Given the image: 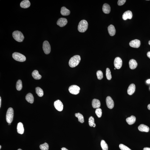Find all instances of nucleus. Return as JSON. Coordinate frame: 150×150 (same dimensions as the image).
<instances>
[{"label": "nucleus", "instance_id": "9b49d317", "mask_svg": "<svg viewBox=\"0 0 150 150\" xmlns=\"http://www.w3.org/2000/svg\"><path fill=\"white\" fill-rule=\"evenodd\" d=\"M140 43L139 40L135 39L131 41L129 43V45L131 47L137 48L140 47Z\"/></svg>", "mask_w": 150, "mask_h": 150}, {"label": "nucleus", "instance_id": "a211bd4d", "mask_svg": "<svg viewBox=\"0 0 150 150\" xmlns=\"http://www.w3.org/2000/svg\"><path fill=\"white\" fill-rule=\"evenodd\" d=\"M30 3L28 0H24L21 2L20 4V6L24 8H27L30 7Z\"/></svg>", "mask_w": 150, "mask_h": 150}, {"label": "nucleus", "instance_id": "20e7f679", "mask_svg": "<svg viewBox=\"0 0 150 150\" xmlns=\"http://www.w3.org/2000/svg\"><path fill=\"white\" fill-rule=\"evenodd\" d=\"M14 111L12 108H9L7 111L6 116V119L8 123H11L13 120Z\"/></svg>", "mask_w": 150, "mask_h": 150}, {"label": "nucleus", "instance_id": "c9c22d12", "mask_svg": "<svg viewBox=\"0 0 150 150\" xmlns=\"http://www.w3.org/2000/svg\"><path fill=\"white\" fill-rule=\"evenodd\" d=\"M126 0H118V4L119 6L122 5L126 3Z\"/></svg>", "mask_w": 150, "mask_h": 150}, {"label": "nucleus", "instance_id": "09e8293b", "mask_svg": "<svg viewBox=\"0 0 150 150\" xmlns=\"http://www.w3.org/2000/svg\"><path fill=\"white\" fill-rule=\"evenodd\" d=\"M114 69H116V68H115Z\"/></svg>", "mask_w": 150, "mask_h": 150}, {"label": "nucleus", "instance_id": "cd10ccee", "mask_svg": "<svg viewBox=\"0 0 150 150\" xmlns=\"http://www.w3.org/2000/svg\"><path fill=\"white\" fill-rule=\"evenodd\" d=\"M16 88L17 90L18 91L21 90L22 89V81L21 80H18L17 81V82Z\"/></svg>", "mask_w": 150, "mask_h": 150}, {"label": "nucleus", "instance_id": "f03ea898", "mask_svg": "<svg viewBox=\"0 0 150 150\" xmlns=\"http://www.w3.org/2000/svg\"><path fill=\"white\" fill-rule=\"evenodd\" d=\"M88 27L87 21L85 20H82L79 22L78 26V30L80 32L83 33L87 30Z\"/></svg>", "mask_w": 150, "mask_h": 150}, {"label": "nucleus", "instance_id": "a19ab883", "mask_svg": "<svg viewBox=\"0 0 150 150\" xmlns=\"http://www.w3.org/2000/svg\"><path fill=\"white\" fill-rule=\"evenodd\" d=\"M147 107L148 109L150 110V104H149L148 105Z\"/></svg>", "mask_w": 150, "mask_h": 150}, {"label": "nucleus", "instance_id": "2eb2a0df", "mask_svg": "<svg viewBox=\"0 0 150 150\" xmlns=\"http://www.w3.org/2000/svg\"><path fill=\"white\" fill-rule=\"evenodd\" d=\"M108 31L109 35L111 36H114L115 35L116 30L115 27L113 25L111 24L108 27Z\"/></svg>", "mask_w": 150, "mask_h": 150}, {"label": "nucleus", "instance_id": "2f4dec72", "mask_svg": "<svg viewBox=\"0 0 150 150\" xmlns=\"http://www.w3.org/2000/svg\"><path fill=\"white\" fill-rule=\"evenodd\" d=\"M95 114H96L97 116L99 118H100L101 117L102 115V111L101 109L100 108H97L95 110Z\"/></svg>", "mask_w": 150, "mask_h": 150}, {"label": "nucleus", "instance_id": "f704fd0d", "mask_svg": "<svg viewBox=\"0 0 150 150\" xmlns=\"http://www.w3.org/2000/svg\"><path fill=\"white\" fill-rule=\"evenodd\" d=\"M120 149L121 150H131L127 146L123 144H120L119 146Z\"/></svg>", "mask_w": 150, "mask_h": 150}, {"label": "nucleus", "instance_id": "7ed1b4c3", "mask_svg": "<svg viewBox=\"0 0 150 150\" xmlns=\"http://www.w3.org/2000/svg\"><path fill=\"white\" fill-rule=\"evenodd\" d=\"M12 35L14 39L17 41L21 42L24 41V35L19 31H15L13 32Z\"/></svg>", "mask_w": 150, "mask_h": 150}, {"label": "nucleus", "instance_id": "f257e3e1", "mask_svg": "<svg viewBox=\"0 0 150 150\" xmlns=\"http://www.w3.org/2000/svg\"><path fill=\"white\" fill-rule=\"evenodd\" d=\"M80 61L81 57L80 56H74L69 60V65L71 68L75 67L79 64Z\"/></svg>", "mask_w": 150, "mask_h": 150}, {"label": "nucleus", "instance_id": "bb28decb", "mask_svg": "<svg viewBox=\"0 0 150 150\" xmlns=\"http://www.w3.org/2000/svg\"><path fill=\"white\" fill-rule=\"evenodd\" d=\"M75 115L76 117L78 118L79 122L81 123L84 122V117L81 114H80V113H78L75 114Z\"/></svg>", "mask_w": 150, "mask_h": 150}, {"label": "nucleus", "instance_id": "58836bf2", "mask_svg": "<svg viewBox=\"0 0 150 150\" xmlns=\"http://www.w3.org/2000/svg\"><path fill=\"white\" fill-rule=\"evenodd\" d=\"M146 82L148 84H150V79L148 80H147Z\"/></svg>", "mask_w": 150, "mask_h": 150}, {"label": "nucleus", "instance_id": "4c0bfd02", "mask_svg": "<svg viewBox=\"0 0 150 150\" xmlns=\"http://www.w3.org/2000/svg\"><path fill=\"white\" fill-rule=\"evenodd\" d=\"M143 150H150V148L145 147L143 148Z\"/></svg>", "mask_w": 150, "mask_h": 150}, {"label": "nucleus", "instance_id": "39448f33", "mask_svg": "<svg viewBox=\"0 0 150 150\" xmlns=\"http://www.w3.org/2000/svg\"><path fill=\"white\" fill-rule=\"evenodd\" d=\"M12 57L16 61L23 62L26 61V57L22 54L18 52L14 53L12 54Z\"/></svg>", "mask_w": 150, "mask_h": 150}, {"label": "nucleus", "instance_id": "b1692460", "mask_svg": "<svg viewBox=\"0 0 150 150\" xmlns=\"http://www.w3.org/2000/svg\"><path fill=\"white\" fill-rule=\"evenodd\" d=\"M70 12L68 9L65 7H63L61 8V13L63 16H68L70 14Z\"/></svg>", "mask_w": 150, "mask_h": 150}, {"label": "nucleus", "instance_id": "72a5a7b5", "mask_svg": "<svg viewBox=\"0 0 150 150\" xmlns=\"http://www.w3.org/2000/svg\"><path fill=\"white\" fill-rule=\"evenodd\" d=\"M97 78L99 80H101L103 78V73L101 70H98L97 71Z\"/></svg>", "mask_w": 150, "mask_h": 150}, {"label": "nucleus", "instance_id": "c85d7f7f", "mask_svg": "<svg viewBox=\"0 0 150 150\" xmlns=\"http://www.w3.org/2000/svg\"><path fill=\"white\" fill-rule=\"evenodd\" d=\"M101 146L103 150H108V145L104 140H102L101 141Z\"/></svg>", "mask_w": 150, "mask_h": 150}, {"label": "nucleus", "instance_id": "dca6fc26", "mask_svg": "<svg viewBox=\"0 0 150 150\" xmlns=\"http://www.w3.org/2000/svg\"><path fill=\"white\" fill-rule=\"evenodd\" d=\"M92 105L94 109H97L100 107L101 104L99 100L97 99H94L92 100Z\"/></svg>", "mask_w": 150, "mask_h": 150}, {"label": "nucleus", "instance_id": "4be33fe9", "mask_svg": "<svg viewBox=\"0 0 150 150\" xmlns=\"http://www.w3.org/2000/svg\"><path fill=\"white\" fill-rule=\"evenodd\" d=\"M136 119L135 117L133 115H132L130 117L127 118L126 119V121L128 124L132 125L135 122Z\"/></svg>", "mask_w": 150, "mask_h": 150}, {"label": "nucleus", "instance_id": "393cba45", "mask_svg": "<svg viewBox=\"0 0 150 150\" xmlns=\"http://www.w3.org/2000/svg\"><path fill=\"white\" fill-rule=\"evenodd\" d=\"M32 75L33 78L35 80H40L41 78V76L37 70H34L32 73Z\"/></svg>", "mask_w": 150, "mask_h": 150}, {"label": "nucleus", "instance_id": "79ce46f5", "mask_svg": "<svg viewBox=\"0 0 150 150\" xmlns=\"http://www.w3.org/2000/svg\"><path fill=\"white\" fill-rule=\"evenodd\" d=\"M1 97H0V107H1Z\"/></svg>", "mask_w": 150, "mask_h": 150}, {"label": "nucleus", "instance_id": "c756f323", "mask_svg": "<svg viewBox=\"0 0 150 150\" xmlns=\"http://www.w3.org/2000/svg\"><path fill=\"white\" fill-rule=\"evenodd\" d=\"M106 76L107 79L108 80H110L112 79V75H111V71L109 68H107L106 69Z\"/></svg>", "mask_w": 150, "mask_h": 150}, {"label": "nucleus", "instance_id": "37998d69", "mask_svg": "<svg viewBox=\"0 0 150 150\" xmlns=\"http://www.w3.org/2000/svg\"><path fill=\"white\" fill-rule=\"evenodd\" d=\"M96 126V125L95 124H95H94V125L93 126V127H95Z\"/></svg>", "mask_w": 150, "mask_h": 150}, {"label": "nucleus", "instance_id": "423d86ee", "mask_svg": "<svg viewBox=\"0 0 150 150\" xmlns=\"http://www.w3.org/2000/svg\"><path fill=\"white\" fill-rule=\"evenodd\" d=\"M69 90L71 93L76 95L79 93L80 88L78 86L73 85L69 87Z\"/></svg>", "mask_w": 150, "mask_h": 150}, {"label": "nucleus", "instance_id": "7c9ffc66", "mask_svg": "<svg viewBox=\"0 0 150 150\" xmlns=\"http://www.w3.org/2000/svg\"><path fill=\"white\" fill-rule=\"evenodd\" d=\"M40 147L41 150H48L49 149V145L46 143L40 145Z\"/></svg>", "mask_w": 150, "mask_h": 150}, {"label": "nucleus", "instance_id": "ddd939ff", "mask_svg": "<svg viewBox=\"0 0 150 150\" xmlns=\"http://www.w3.org/2000/svg\"><path fill=\"white\" fill-rule=\"evenodd\" d=\"M132 12L128 10L124 12L122 16L123 20H126L127 19H131L132 17Z\"/></svg>", "mask_w": 150, "mask_h": 150}, {"label": "nucleus", "instance_id": "a18cd8bd", "mask_svg": "<svg viewBox=\"0 0 150 150\" xmlns=\"http://www.w3.org/2000/svg\"><path fill=\"white\" fill-rule=\"evenodd\" d=\"M18 150H21V149H18Z\"/></svg>", "mask_w": 150, "mask_h": 150}, {"label": "nucleus", "instance_id": "49530a36", "mask_svg": "<svg viewBox=\"0 0 150 150\" xmlns=\"http://www.w3.org/2000/svg\"><path fill=\"white\" fill-rule=\"evenodd\" d=\"M1 145H0V149H1Z\"/></svg>", "mask_w": 150, "mask_h": 150}, {"label": "nucleus", "instance_id": "4468645a", "mask_svg": "<svg viewBox=\"0 0 150 150\" xmlns=\"http://www.w3.org/2000/svg\"><path fill=\"white\" fill-rule=\"evenodd\" d=\"M135 90V86L133 83L130 85L127 90V93L129 95H132L134 93Z\"/></svg>", "mask_w": 150, "mask_h": 150}, {"label": "nucleus", "instance_id": "1a4fd4ad", "mask_svg": "<svg viewBox=\"0 0 150 150\" xmlns=\"http://www.w3.org/2000/svg\"><path fill=\"white\" fill-rule=\"evenodd\" d=\"M54 106L55 109L58 111L61 112L63 110V103L59 100H57L54 103Z\"/></svg>", "mask_w": 150, "mask_h": 150}, {"label": "nucleus", "instance_id": "473e14b6", "mask_svg": "<svg viewBox=\"0 0 150 150\" xmlns=\"http://www.w3.org/2000/svg\"><path fill=\"white\" fill-rule=\"evenodd\" d=\"M89 126L91 127L93 126L95 124V120L94 118L92 116H91L89 118Z\"/></svg>", "mask_w": 150, "mask_h": 150}, {"label": "nucleus", "instance_id": "5701e85b", "mask_svg": "<svg viewBox=\"0 0 150 150\" xmlns=\"http://www.w3.org/2000/svg\"><path fill=\"white\" fill-rule=\"evenodd\" d=\"M26 99L29 103L32 104L33 103L34 98L33 95L30 93H28L26 96Z\"/></svg>", "mask_w": 150, "mask_h": 150}, {"label": "nucleus", "instance_id": "a878e982", "mask_svg": "<svg viewBox=\"0 0 150 150\" xmlns=\"http://www.w3.org/2000/svg\"><path fill=\"white\" fill-rule=\"evenodd\" d=\"M35 90L36 93L37 94L39 97H42L44 95V91L41 88L39 87H37L36 88Z\"/></svg>", "mask_w": 150, "mask_h": 150}, {"label": "nucleus", "instance_id": "c03bdc74", "mask_svg": "<svg viewBox=\"0 0 150 150\" xmlns=\"http://www.w3.org/2000/svg\"><path fill=\"white\" fill-rule=\"evenodd\" d=\"M148 44L150 45V41H149V42H148Z\"/></svg>", "mask_w": 150, "mask_h": 150}, {"label": "nucleus", "instance_id": "ea45409f", "mask_svg": "<svg viewBox=\"0 0 150 150\" xmlns=\"http://www.w3.org/2000/svg\"><path fill=\"white\" fill-rule=\"evenodd\" d=\"M61 150H68L65 148L63 147L61 148Z\"/></svg>", "mask_w": 150, "mask_h": 150}, {"label": "nucleus", "instance_id": "f3484780", "mask_svg": "<svg viewBox=\"0 0 150 150\" xmlns=\"http://www.w3.org/2000/svg\"><path fill=\"white\" fill-rule=\"evenodd\" d=\"M139 130L142 132H148L149 131V128L148 127L143 124H141L138 127Z\"/></svg>", "mask_w": 150, "mask_h": 150}, {"label": "nucleus", "instance_id": "aec40b11", "mask_svg": "<svg viewBox=\"0 0 150 150\" xmlns=\"http://www.w3.org/2000/svg\"><path fill=\"white\" fill-rule=\"evenodd\" d=\"M102 10L104 13L107 14H109L111 11L110 6L107 4H105L103 6Z\"/></svg>", "mask_w": 150, "mask_h": 150}, {"label": "nucleus", "instance_id": "0eeeda50", "mask_svg": "<svg viewBox=\"0 0 150 150\" xmlns=\"http://www.w3.org/2000/svg\"><path fill=\"white\" fill-rule=\"evenodd\" d=\"M43 49L44 52L46 54H48L51 52V46L49 42L45 41L43 44Z\"/></svg>", "mask_w": 150, "mask_h": 150}, {"label": "nucleus", "instance_id": "9d476101", "mask_svg": "<svg viewBox=\"0 0 150 150\" xmlns=\"http://www.w3.org/2000/svg\"><path fill=\"white\" fill-rule=\"evenodd\" d=\"M106 102L107 107L110 109H112L114 107V103L113 100L111 97L108 96L106 99Z\"/></svg>", "mask_w": 150, "mask_h": 150}, {"label": "nucleus", "instance_id": "412c9836", "mask_svg": "<svg viewBox=\"0 0 150 150\" xmlns=\"http://www.w3.org/2000/svg\"><path fill=\"white\" fill-rule=\"evenodd\" d=\"M17 131L18 134H22L24 132V128L22 123L19 122L17 126Z\"/></svg>", "mask_w": 150, "mask_h": 150}, {"label": "nucleus", "instance_id": "de8ad7c7", "mask_svg": "<svg viewBox=\"0 0 150 150\" xmlns=\"http://www.w3.org/2000/svg\"><path fill=\"white\" fill-rule=\"evenodd\" d=\"M8 123L9 125H10L11 124V123Z\"/></svg>", "mask_w": 150, "mask_h": 150}, {"label": "nucleus", "instance_id": "e433bc0d", "mask_svg": "<svg viewBox=\"0 0 150 150\" xmlns=\"http://www.w3.org/2000/svg\"><path fill=\"white\" fill-rule=\"evenodd\" d=\"M147 56L150 59V52H148L147 54Z\"/></svg>", "mask_w": 150, "mask_h": 150}, {"label": "nucleus", "instance_id": "6ab92c4d", "mask_svg": "<svg viewBox=\"0 0 150 150\" xmlns=\"http://www.w3.org/2000/svg\"><path fill=\"white\" fill-rule=\"evenodd\" d=\"M137 63L135 60L132 59L130 60L129 65L130 68L131 69H135L137 67Z\"/></svg>", "mask_w": 150, "mask_h": 150}, {"label": "nucleus", "instance_id": "6e6552de", "mask_svg": "<svg viewBox=\"0 0 150 150\" xmlns=\"http://www.w3.org/2000/svg\"><path fill=\"white\" fill-rule=\"evenodd\" d=\"M122 61L119 57H117L114 61V65L115 68L120 69L122 67Z\"/></svg>", "mask_w": 150, "mask_h": 150}, {"label": "nucleus", "instance_id": "f8f14e48", "mask_svg": "<svg viewBox=\"0 0 150 150\" xmlns=\"http://www.w3.org/2000/svg\"><path fill=\"white\" fill-rule=\"evenodd\" d=\"M68 21L67 19L65 18H60L58 20L57 24L61 27H63L67 24Z\"/></svg>", "mask_w": 150, "mask_h": 150}]
</instances>
